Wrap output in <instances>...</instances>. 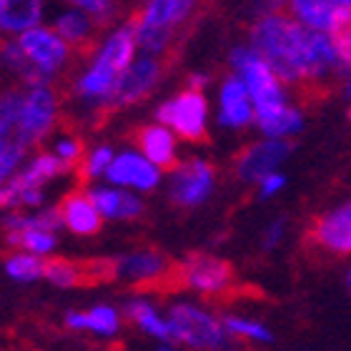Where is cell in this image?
<instances>
[{"instance_id":"30bf717a","label":"cell","mask_w":351,"mask_h":351,"mask_svg":"<svg viewBox=\"0 0 351 351\" xmlns=\"http://www.w3.org/2000/svg\"><path fill=\"white\" fill-rule=\"evenodd\" d=\"M308 241L331 254H351V204L316 221L308 231Z\"/></svg>"},{"instance_id":"d4e9b609","label":"cell","mask_w":351,"mask_h":351,"mask_svg":"<svg viewBox=\"0 0 351 351\" xmlns=\"http://www.w3.org/2000/svg\"><path fill=\"white\" fill-rule=\"evenodd\" d=\"M329 36L334 40V45H337L341 60L351 66V5H344L337 13V18H334L329 28Z\"/></svg>"},{"instance_id":"3957f363","label":"cell","mask_w":351,"mask_h":351,"mask_svg":"<svg viewBox=\"0 0 351 351\" xmlns=\"http://www.w3.org/2000/svg\"><path fill=\"white\" fill-rule=\"evenodd\" d=\"M169 324L176 341H183L196 349H219L226 344V326H221L213 316L204 314L196 306H186V304L171 306Z\"/></svg>"},{"instance_id":"277c9868","label":"cell","mask_w":351,"mask_h":351,"mask_svg":"<svg viewBox=\"0 0 351 351\" xmlns=\"http://www.w3.org/2000/svg\"><path fill=\"white\" fill-rule=\"evenodd\" d=\"M158 121L163 125H171L183 141L201 143L206 141V101L204 95L193 90H183L158 108Z\"/></svg>"},{"instance_id":"8d00e7d4","label":"cell","mask_w":351,"mask_h":351,"mask_svg":"<svg viewBox=\"0 0 351 351\" xmlns=\"http://www.w3.org/2000/svg\"><path fill=\"white\" fill-rule=\"evenodd\" d=\"M204 83H206L204 75H193V78H191V86H193V88H201Z\"/></svg>"},{"instance_id":"603a6c76","label":"cell","mask_w":351,"mask_h":351,"mask_svg":"<svg viewBox=\"0 0 351 351\" xmlns=\"http://www.w3.org/2000/svg\"><path fill=\"white\" fill-rule=\"evenodd\" d=\"M8 246L13 249H25L30 254H48L53 249V231H45V228H8L5 236Z\"/></svg>"},{"instance_id":"d6986e66","label":"cell","mask_w":351,"mask_h":351,"mask_svg":"<svg viewBox=\"0 0 351 351\" xmlns=\"http://www.w3.org/2000/svg\"><path fill=\"white\" fill-rule=\"evenodd\" d=\"M90 198L93 204L98 206V211L108 219H136L143 206H141L138 198L128 196V193H121V191L113 189H93L90 191Z\"/></svg>"},{"instance_id":"f1b7e54d","label":"cell","mask_w":351,"mask_h":351,"mask_svg":"<svg viewBox=\"0 0 351 351\" xmlns=\"http://www.w3.org/2000/svg\"><path fill=\"white\" fill-rule=\"evenodd\" d=\"M86 329L98 334H113L118 329V316L108 306H95L90 314H86Z\"/></svg>"},{"instance_id":"6da1fadb","label":"cell","mask_w":351,"mask_h":351,"mask_svg":"<svg viewBox=\"0 0 351 351\" xmlns=\"http://www.w3.org/2000/svg\"><path fill=\"white\" fill-rule=\"evenodd\" d=\"M254 48L281 83H304V23L293 15L269 13L251 30Z\"/></svg>"},{"instance_id":"f35d334b","label":"cell","mask_w":351,"mask_h":351,"mask_svg":"<svg viewBox=\"0 0 351 351\" xmlns=\"http://www.w3.org/2000/svg\"><path fill=\"white\" fill-rule=\"evenodd\" d=\"M346 5H351V0H346Z\"/></svg>"},{"instance_id":"e575fe53","label":"cell","mask_w":351,"mask_h":351,"mask_svg":"<svg viewBox=\"0 0 351 351\" xmlns=\"http://www.w3.org/2000/svg\"><path fill=\"white\" fill-rule=\"evenodd\" d=\"M261 183H263V196H271V193H276V191L284 186V176L269 173V176H263Z\"/></svg>"},{"instance_id":"1f68e13d","label":"cell","mask_w":351,"mask_h":351,"mask_svg":"<svg viewBox=\"0 0 351 351\" xmlns=\"http://www.w3.org/2000/svg\"><path fill=\"white\" fill-rule=\"evenodd\" d=\"M113 163V154L110 148H95L93 154L88 156L86 161H81V178H93V176H101L103 171H108V166Z\"/></svg>"},{"instance_id":"cb8c5ba5","label":"cell","mask_w":351,"mask_h":351,"mask_svg":"<svg viewBox=\"0 0 351 351\" xmlns=\"http://www.w3.org/2000/svg\"><path fill=\"white\" fill-rule=\"evenodd\" d=\"M125 314L131 316L133 322L138 324L143 331H148V334H154V337H158V339H173L171 324L161 322L158 314L154 311V306H148V304H131V306L125 308Z\"/></svg>"},{"instance_id":"ba28073f","label":"cell","mask_w":351,"mask_h":351,"mask_svg":"<svg viewBox=\"0 0 351 351\" xmlns=\"http://www.w3.org/2000/svg\"><path fill=\"white\" fill-rule=\"evenodd\" d=\"M103 23H98L88 10H66L53 21V30L58 33L71 51H75L81 58L93 56L98 48V36H101Z\"/></svg>"},{"instance_id":"2e32d148","label":"cell","mask_w":351,"mask_h":351,"mask_svg":"<svg viewBox=\"0 0 351 351\" xmlns=\"http://www.w3.org/2000/svg\"><path fill=\"white\" fill-rule=\"evenodd\" d=\"M346 0H289V10L299 23L316 30H329Z\"/></svg>"},{"instance_id":"9a60e30c","label":"cell","mask_w":351,"mask_h":351,"mask_svg":"<svg viewBox=\"0 0 351 351\" xmlns=\"http://www.w3.org/2000/svg\"><path fill=\"white\" fill-rule=\"evenodd\" d=\"M136 143H138L141 154L148 161H154L158 169H176V156H173V136L169 128L163 125H146L136 133Z\"/></svg>"},{"instance_id":"ab89813d","label":"cell","mask_w":351,"mask_h":351,"mask_svg":"<svg viewBox=\"0 0 351 351\" xmlns=\"http://www.w3.org/2000/svg\"><path fill=\"white\" fill-rule=\"evenodd\" d=\"M349 118H351V110H349Z\"/></svg>"},{"instance_id":"4dcf8cb0","label":"cell","mask_w":351,"mask_h":351,"mask_svg":"<svg viewBox=\"0 0 351 351\" xmlns=\"http://www.w3.org/2000/svg\"><path fill=\"white\" fill-rule=\"evenodd\" d=\"M68 3L81 8V10H88L103 25H108L113 21V15H116V0H68Z\"/></svg>"},{"instance_id":"9c48e42d","label":"cell","mask_w":351,"mask_h":351,"mask_svg":"<svg viewBox=\"0 0 351 351\" xmlns=\"http://www.w3.org/2000/svg\"><path fill=\"white\" fill-rule=\"evenodd\" d=\"M213 186V169L204 161H189L176 166L171 178V198L178 206H198Z\"/></svg>"},{"instance_id":"83f0119b","label":"cell","mask_w":351,"mask_h":351,"mask_svg":"<svg viewBox=\"0 0 351 351\" xmlns=\"http://www.w3.org/2000/svg\"><path fill=\"white\" fill-rule=\"evenodd\" d=\"M25 151H28V146L21 143V141L3 138V148H0V176H3V181H8L15 173V169L21 166Z\"/></svg>"},{"instance_id":"52a82bcc","label":"cell","mask_w":351,"mask_h":351,"mask_svg":"<svg viewBox=\"0 0 351 351\" xmlns=\"http://www.w3.org/2000/svg\"><path fill=\"white\" fill-rule=\"evenodd\" d=\"M181 276L189 289L213 296V293H223L231 289L234 269H231V263L221 261V258L196 254L186 263H181Z\"/></svg>"},{"instance_id":"f546056e","label":"cell","mask_w":351,"mask_h":351,"mask_svg":"<svg viewBox=\"0 0 351 351\" xmlns=\"http://www.w3.org/2000/svg\"><path fill=\"white\" fill-rule=\"evenodd\" d=\"M254 110L249 106V98L234 103H221V123L223 125H243L249 123Z\"/></svg>"},{"instance_id":"7a4b0ae2","label":"cell","mask_w":351,"mask_h":351,"mask_svg":"<svg viewBox=\"0 0 351 351\" xmlns=\"http://www.w3.org/2000/svg\"><path fill=\"white\" fill-rule=\"evenodd\" d=\"M56 118H58L56 90L48 83L30 86L28 93H25V103H23V113L18 118V125H15V131L8 138L21 141V143H25L30 148L33 143L43 141L53 131Z\"/></svg>"},{"instance_id":"74e56055","label":"cell","mask_w":351,"mask_h":351,"mask_svg":"<svg viewBox=\"0 0 351 351\" xmlns=\"http://www.w3.org/2000/svg\"><path fill=\"white\" fill-rule=\"evenodd\" d=\"M346 88H349V93H351V81H349V86H346Z\"/></svg>"},{"instance_id":"484cf974","label":"cell","mask_w":351,"mask_h":351,"mask_svg":"<svg viewBox=\"0 0 351 351\" xmlns=\"http://www.w3.org/2000/svg\"><path fill=\"white\" fill-rule=\"evenodd\" d=\"M25 88H13V90H8L3 95V138H8L10 133L15 131V125H18V118L23 113V103H25Z\"/></svg>"},{"instance_id":"4316f807","label":"cell","mask_w":351,"mask_h":351,"mask_svg":"<svg viewBox=\"0 0 351 351\" xmlns=\"http://www.w3.org/2000/svg\"><path fill=\"white\" fill-rule=\"evenodd\" d=\"M45 263L38 261L36 256H28V254H18V256H10L5 261L8 276L18 278V281H33V278L43 276Z\"/></svg>"},{"instance_id":"7c38bea8","label":"cell","mask_w":351,"mask_h":351,"mask_svg":"<svg viewBox=\"0 0 351 351\" xmlns=\"http://www.w3.org/2000/svg\"><path fill=\"white\" fill-rule=\"evenodd\" d=\"M108 181L116 186L154 189L158 183V169L154 161H146L136 154H123L113 158V163L108 166Z\"/></svg>"},{"instance_id":"7402d4cb","label":"cell","mask_w":351,"mask_h":351,"mask_svg":"<svg viewBox=\"0 0 351 351\" xmlns=\"http://www.w3.org/2000/svg\"><path fill=\"white\" fill-rule=\"evenodd\" d=\"M71 169H73V163L63 161L60 156H48V154H45V156H38L36 161L30 163L23 173L15 176L13 181H18L21 186H40V183L51 181V178H56V176L68 173Z\"/></svg>"},{"instance_id":"e0dca14e","label":"cell","mask_w":351,"mask_h":351,"mask_svg":"<svg viewBox=\"0 0 351 351\" xmlns=\"http://www.w3.org/2000/svg\"><path fill=\"white\" fill-rule=\"evenodd\" d=\"M198 0H148L143 13H138L141 21L163 28H178L189 21V15L196 10Z\"/></svg>"},{"instance_id":"5b68a950","label":"cell","mask_w":351,"mask_h":351,"mask_svg":"<svg viewBox=\"0 0 351 351\" xmlns=\"http://www.w3.org/2000/svg\"><path fill=\"white\" fill-rule=\"evenodd\" d=\"M18 40H21L23 51L30 56V60L48 75V81L58 71H63L66 63L71 60V45L53 28H38V25H33V28L18 33Z\"/></svg>"},{"instance_id":"d6a6232c","label":"cell","mask_w":351,"mask_h":351,"mask_svg":"<svg viewBox=\"0 0 351 351\" xmlns=\"http://www.w3.org/2000/svg\"><path fill=\"white\" fill-rule=\"evenodd\" d=\"M223 326L228 329V334H234V337H241V339H256V341H269L271 334L263 326L254 322H241V319H226Z\"/></svg>"},{"instance_id":"8992f818","label":"cell","mask_w":351,"mask_h":351,"mask_svg":"<svg viewBox=\"0 0 351 351\" xmlns=\"http://www.w3.org/2000/svg\"><path fill=\"white\" fill-rule=\"evenodd\" d=\"M161 73H163L161 58L143 53L138 60H133L131 66L118 75L108 106H128V103H136V101H141V98H146L156 88Z\"/></svg>"},{"instance_id":"4fadbf2b","label":"cell","mask_w":351,"mask_h":351,"mask_svg":"<svg viewBox=\"0 0 351 351\" xmlns=\"http://www.w3.org/2000/svg\"><path fill=\"white\" fill-rule=\"evenodd\" d=\"M60 213H63V221L66 226L73 231V234H95L101 228V216L98 206L93 204L90 193H83V191H75L60 204Z\"/></svg>"},{"instance_id":"8fae6325","label":"cell","mask_w":351,"mask_h":351,"mask_svg":"<svg viewBox=\"0 0 351 351\" xmlns=\"http://www.w3.org/2000/svg\"><path fill=\"white\" fill-rule=\"evenodd\" d=\"M291 146L286 141H263L256 146L246 148L236 158V171L243 181H261L263 176H269L278 163L289 156Z\"/></svg>"},{"instance_id":"5bb4252c","label":"cell","mask_w":351,"mask_h":351,"mask_svg":"<svg viewBox=\"0 0 351 351\" xmlns=\"http://www.w3.org/2000/svg\"><path fill=\"white\" fill-rule=\"evenodd\" d=\"M116 266H118V276L133 278L141 289V286L151 284L154 278L163 276L173 263L166 261L158 251H141V254H133V256H125L121 261H116Z\"/></svg>"},{"instance_id":"836d02e7","label":"cell","mask_w":351,"mask_h":351,"mask_svg":"<svg viewBox=\"0 0 351 351\" xmlns=\"http://www.w3.org/2000/svg\"><path fill=\"white\" fill-rule=\"evenodd\" d=\"M56 156H60L63 161L68 163H75L78 158L83 156V146H81V138H75L73 133H63L60 138H56Z\"/></svg>"},{"instance_id":"ac0fdd59","label":"cell","mask_w":351,"mask_h":351,"mask_svg":"<svg viewBox=\"0 0 351 351\" xmlns=\"http://www.w3.org/2000/svg\"><path fill=\"white\" fill-rule=\"evenodd\" d=\"M43 0H0V25L5 33H23L38 25Z\"/></svg>"},{"instance_id":"d590c367","label":"cell","mask_w":351,"mask_h":351,"mask_svg":"<svg viewBox=\"0 0 351 351\" xmlns=\"http://www.w3.org/2000/svg\"><path fill=\"white\" fill-rule=\"evenodd\" d=\"M278 236H281V223H276V226H274V231H271V236L266 239V243H269V246H274V243L278 241Z\"/></svg>"},{"instance_id":"44dd1931","label":"cell","mask_w":351,"mask_h":351,"mask_svg":"<svg viewBox=\"0 0 351 351\" xmlns=\"http://www.w3.org/2000/svg\"><path fill=\"white\" fill-rule=\"evenodd\" d=\"M258 125H261L263 133H269L271 138H281V136H289V133H296L304 123V118L296 108H289V106H276V108L269 110H256Z\"/></svg>"},{"instance_id":"ffe728a7","label":"cell","mask_w":351,"mask_h":351,"mask_svg":"<svg viewBox=\"0 0 351 351\" xmlns=\"http://www.w3.org/2000/svg\"><path fill=\"white\" fill-rule=\"evenodd\" d=\"M3 60H5V66L10 68L23 83H28V86L48 83V75L30 60L28 53L23 51L21 40H5V43H3Z\"/></svg>"}]
</instances>
